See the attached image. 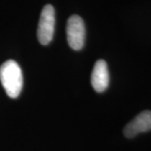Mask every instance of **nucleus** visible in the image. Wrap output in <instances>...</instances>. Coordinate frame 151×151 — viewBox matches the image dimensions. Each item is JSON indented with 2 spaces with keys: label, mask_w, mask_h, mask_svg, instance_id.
<instances>
[{
  "label": "nucleus",
  "mask_w": 151,
  "mask_h": 151,
  "mask_svg": "<svg viewBox=\"0 0 151 151\" xmlns=\"http://www.w3.org/2000/svg\"><path fill=\"white\" fill-rule=\"evenodd\" d=\"M150 130H151V111L147 110L137 115L125 126L124 134L127 138L131 139Z\"/></svg>",
  "instance_id": "4"
},
{
  "label": "nucleus",
  "mask_w": 151,
  "mask_h": 151,
  "mask_svg": "<svg viewBox=\"0 0 151 151\" xmlns=\"http://www.w3.org/2000/svg\"><path fill=\"white\" fill-rule=\"evenodd\" d=\"M0 81L9 97L16 98L19 96L23 88V73L15 60H6L0 66Z\"/></svg>",
  "instance_id": "1"
},
{
  "label": "nucleus",
  "mask_w": 151,
  "mask_h": 151,
  "mask_svg": "<svg viewBox=\"0 0 151 151\" xmlns=\"http://www.w3.org/2000/svg\"><path fill=\"white\" fill-rule=\"evenodd\" d=\"M86 29L84 21L78 15H71L66 24V37L70 47L74 50H80L84 46Z\"/></svg>",
  "instance_id": "3"
},
{
  "label": "nucleus",
  "mask_w": 151,
  "mask_h": 151,
  "mask_svg": "<svg viewBox=\"0 0 151 151\" xmlns=\"http://www.w3.org/2000/svg\"><path fill=\"white\" fill-rule=\"evenodd\" d=\"M55 9L53 6L47 4L41 11L37 29L39 42L46 45L50 43L54 36L55 31Z\"/></svg>",
  "instance_id": "2"
},
{
  "label": "nucleus",
  "mask_w": 151,
  "mask_h": 151,
  "mask_svg": "<svg viewBox=\"0 0 151 151\" xmlns=\"http://www.w3.org/2000/svg\"><path fill=\"white\" fill-rule=\"evenodd\" d=\"M91 83L97 92H103L109 84V73L107 63L103 60H98L95 63L91 76Z\"/></svg>",
  "instance_id": "5"
}]
</instances>
